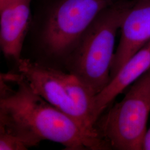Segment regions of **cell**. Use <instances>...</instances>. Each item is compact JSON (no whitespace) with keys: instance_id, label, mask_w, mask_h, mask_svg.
<instances>
[{"instance_id":"1","label":"cell","mask_w":150,"mask_h":150,"mask_svg":"<svg viewBox=\"0 0 150 150\" xmlns=\"http://www.w3.org/2000/svg\"><path fill=\"white\" fill-rule=\"evenodd\" d=\"M0 133L17 137L29 148L48 140L65 150L109 149L98 134L84 129L40 96L19 72L1 74Z\"/></svg>"},{"instance_id":"2","label":"cell","mask_w":150,"mask_h":150,"mask_svg":"<svg viewBox=\"0 0 150 150\" xmlns=\"http://www.w3.org/2000/svg\"><path fill=\"white\" fill-rule=\"evenodd\" d=\"M132 3H113L101 12L64 61L69 72L95 96L110 82L117 33Z\"/></svg>"},{"instance_id":"3","label":"cell","mask_w":150,"mask_h":150,"mask_svg":"<svg viewBox=\"0 0 150 150\" xmlns=\"http://www.w3.org/2000/svg\"><path fill=\"white\" fill-rule=\"evenodd\" d=\"M18 71L43 99L73 118L82 127L97 133L95 127V95L75 75L21 59Z\"/></svg>"},{"instance_id":"4","label":"cell","mask_w":150,"mask_h":150,"mask_svg":"<svg viewBox=\"0 0 150 150\" xmlns=\"http://www.w3.org/2000/svg\"><path fill=\"white\" fill-rule=\"evenodd\" d=\"M150 113V70L120 102L101 115L95 127L109 149L141 150Z\"/></svg>"},{"instance_id":"5","label":"cell","mask_w":150,"mask_h":150,"mask_svg":"<svg viewBox=\"0 0 150 150\" xmlns=\"http://www.w3.org/2000/svg\"><path fill=\"white\" fill-rule=\"evenodd\" d=\"M112 0H56L49 8L40 34L45 54L65 61L81 38Z\"/></svg>"},{"instance_id":"6","label":"cell","mask_w":150,"mask_h":150,"mask_svg":"<svg viewBox=\"0 0 150 150\" xmlns=\"http://www.w3.org/2000/svg\"><path fill=\"white\" fill-rule=\"evenodd\" d=\"M120 31L111 66V80L128 59L150 41V0L133 1Z\"/></svg>"},{"instance_id":"7","label":"cell","mask_w":150,"mask_h":150,"mask_svg":"<svg viewBox=\"0 0 150 150\" xmlns=\"http://www.w3.org/2000/svg\"><path fill=\"white\" fill-rule=\"evenodd\" d=\"M31 0H11L0 6V45L7 59H21L29 24Z\"/></svg>"},{"instance_id":"8","label":"cell","mask_w":150,"mask_h":150,"mask_svg":"<svg viewBox=\"0 0 150 150\" xmlns=\"http://www.w3.org/2000/svg\"><path fill=\"white\" fill-rule=\"evenodd\" d=\"M150 70V41L128 59L107 86L95 96V121L116 97Z\"/></svg>"},{"instance_id":"9","label":"cell","mask_w":150,"mask_h":150,"mask_svg":"<svg viewBox=\"0 0 150 150\" xmlns=\"http://www.w3.org/2000/svg\"><path fill=\"white\" fill-rule=\"evenodd\" d=\"M142 150H150V128L149 130H147L145 134Z\"/></svg>"},{"instance_id":"10","label":"cell","mask_w":150,"mask_h":150,"mask_svg":"<svg viewBox=\"0 0 150 150\" xmlns=\"http://www.w3.org/2000/svg\"><path fill=\"white\" fill-rule=\"evenodd\" d=\"M11 0H0V6L4 5L6 3L10 1Z\"/></svg>"}]
</instances>
